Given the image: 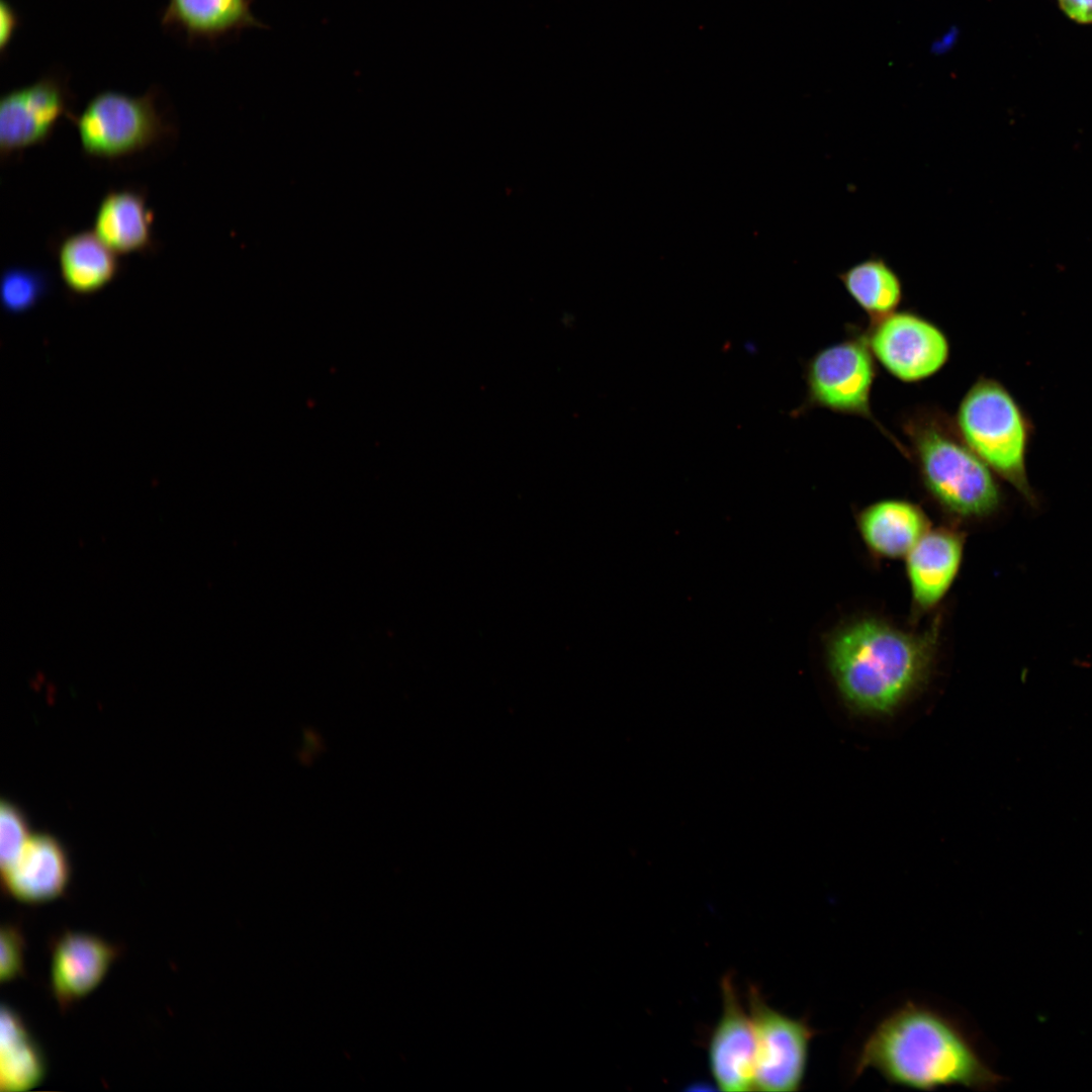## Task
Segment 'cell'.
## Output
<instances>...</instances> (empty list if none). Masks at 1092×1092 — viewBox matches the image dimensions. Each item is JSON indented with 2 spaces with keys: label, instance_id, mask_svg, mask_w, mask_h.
I'll return each instance as SVG.
<instances>
[{
  "label": "cell",
  "instance_id": "1",
  "mask_svg": "<svg viewBox=\"0 0 1092 1092\" xmlns=\"http://www.w3.org/2000/svg\"><path fill=\"white\" fill-rule=\"evenodd\" d=\"M870 1069L891 1085L925 1091L950 1086L988 1091L1004 1081L956 1020L914 1001L885 1016L861 1043L851 1076Z\"/></svg>",
  "mask_w": 1092,
  "mask_h": 1092
},
{
  "label": "cell",
  "instance_id": "2",
  "mask_svg": "<svg viewBox=\"0 0 1092 1092\" xmlns=\"http://www.w3.org/2000/svg\"><path fill=\"white\" fill-rule=\"evenodd\" d=\"M939 621L910 632L876 617L841 625L826 642V660L843 701L863 714L894 711L927 679Z\"/></svg>",
  "mask_w": 1092,
  "mask_h": 1092
},
{
  "label": "cell",
  "instance_id": "3",
  "mask_svg": "<svg viewBox=\"0 0 1092 1092\" xmlns=\"http://www.w3.org/2000/svg\"><path fill=\"white\" fill-rule=\"evenodd\" d=\"M909 441V459L931 498L961 519L985 518L1002 503L992 470L969 447L956 423L929 406L915 408L902 421Z\"/></svg>",
  "mask_w": 1092,
  "mask_h": 1092
},
{
  "label": "cell",
  "instance_id": "4",
  "mask_svg": "<svg viewBox=\"0 0 1092 1092\" xmlns=\"http://www.w3.org/2000/svg\"><path fill=\"white\" fill-rule=\"evenodd\" d=\"M953 421L982 461L1035 507L1026 471L1034 426L1012 393L998 380L980 377L963 396Z\"/></svg>",
  "mask_w": 1092,
  "mask_h": 1092
},
{
  "label": "cell",
  "instance_id": "5",
  "mask_svg": "<svg viewBox=\"0 0 1092 1092\" xmlns=\"http://www.w3.org/2000/svg\"><path fill=\"white\" fill-rule=\"evenodd\" d=\"M877 366L863 336L858 333L815 353L804 366L806 395L793 416L822 407L871 421L909 458L905 448L874 417L871 395Z\"/></svg>",
  "mask_w": 1092,
  "mask_h": 1092
},
{
  "label": "cell",
  "instance_id": "6",
  "mask_svg": "<svg viewBox=\"0 0 1092 1092\" xmlns=\"http://www.w3.org/2000/svg\"><path fill=\"white\" fill-rule=\"evenodd\" d=\"M157 94L141 96L105 90L93 96L80 114L67 117L76 126L85 155L116 159L143 151L170 132L156 105Z\"/></svg>",
  "mask_w": 1092,
  "mask_h": 1092
},
{
  "label": "cell",
  "instance_id": "7",
  "mask_svg": "<svg viewBox=\"0 0 1092 1092\" xmlns=\"http://www.w3.org/2000/svg\"><path fill=\"white\" fill-rule=\"evenodd\" d=\"M747 1006L755 1035L754 1089L765 1092L800 1090L806 1076L810 1043L817 1031L807 1019L790 1017L770 1007L753 985L747 991Z\"/></svg>",
  "mask_w": 1092,
  "mask_h": 1092
},
{
  "label": "cell",
  "instance_id": "8",
  "mask_svg": "<svg viewBox=\"0 0 1092 1092\" xmlns=\"http://www.w3.org/2000/svg\"><path fill=\"white\" fill-rule=\"evenodd\" d=\"M875 359L906 383L925 380L947 363L950 345L935 324L913 311H894L863 333Z\"/></svg>",
  "mask_w": 1092,
  "mask_h": 1092
},
{
  "label": "cell",
  "instance_id": "9",
  "mask_svg": "<svg viewBox=\"0 0 1092 1092\" xmlns=\"http://www.w3.org/2000/svg\"><path fill=\"white\" fill-rule=\"evenodd\" d=\"M721 1015L708 1045L710 1072L722 1091H750L755 1079V1035L731 974L721 979Z\"/></svg>",
  "mask_w": 1092,
  "mask_h": 1092
},
{
  "label": "cell",
  "instance_id": "10",
  "mask_svg": "<svg viewBox=\"0 0 1092 1092\" xmlns=\"http://www.w3.org/2000/svg\"><path fill=\"white\" fill-rule=\"evenodd\" d=\"M68 92L57 75L8 91L0 99V156L43 144L58 119L68 115Z\"/></svg>",
  "mask_w": 1092,
  "mask_h": 1092
},
{
  "label": "cell",
  "instance_id": "11",
  "mask_svg": "<svg viewBox=\"0 0 1092 1092\" xmlns=\"http://www.w3.org/2000/svg\"><path fill=\"white\" fill-rule=\"evenodd\" d=\"M120 952L119 946L90 933L67 931L60 935L52 950L51 988L61 1009L90 994Z\"/></svg>",
  "mask_w": 1092,
  "mask_h": 1092
},
{
  "label": "cell",
  "instance_id": "12",
  "mask_svg": "<svg viewBox=\"0 0 1092 1092\" xmlns=\"http://www.w3.org/2000/svg\"><path fill=\"white\" fill-rule=\"evenodd\" d=\"M963 533L930 529L905 556L914 616L935 608L952 585L962 565Z\"/></svg>",
  "mask_w": 1092,
  "mask_h": 1092
},
{
  "label": "cell",
  "instance_id": "13",
  "mask_svg": "<svg viewBox=\"0 0 1092 1092\" xmlns=\"http://www.w3.org/2000/svg\"><path fill=\"white\" fill-rule=\"evenodd\" d=\"M69 878L66 851L59 841L46 834L30 836L18 858L2 871L3 886L8 894L29 904L60 897Z\"/></svg>",
  "mask_w": 1092,
  "mask_h": 1092
},
{
  "label": "cell",
  "instance_id": "14",
  "mask_svg": "<svg viewBox=\"0 0 1092 1092\" xmlns=\"http://www.w3.org/2000/svg\"><path fill=\"white\" fill-rule=\"evenodd\" d=\"M858 532L877 557H905L930 530L927 516L917 505L899 498L882 499L857 515Z\"/></svg>",
  "mask_w": 1092,
  "mask_h": 1092
},
{
  "label": "cell",
  "instance_id": "15",
  "mask_svg": "<svg viewBox=\"0 0 1092 1092\" xmlns=\"http://www.w3.org/2000/svg\"><path fill=\"white\" fill-rule=\"evenodd\" d=\"M254 0H168L162 23L188 39L216 41L245 28L264 27L252 13Z\"/></svg>",
  "mask_w": 1092,
  "mask_h": 1092
},
{
  "label": "cell",
  "instance_id": "16",
  "mask_svg": "<svg viewBox=\"0 0 1092 1092\" xmlns=\"http://www.w3.org/2000/svg\"><path fill=\"white\" fill-rule=\"evenodd\" d=\"M153 213L146 196L135 190L107 192L93 221V233L114 253L125 255L152 247Z\"/></svg>",
  "mask_w": 1092,
  "mask_h": 1092
},
{
  "label": "cell",
  "instance_id": "17",
  "mask_svg": "<svg viewBox=\"0 0 1092 1092\" xmlns=\"http://www.w3.org/2000/svg\"><path fill=\"white\" fill-rule=\"evenodd\" d=\"M60 276L77 295H91L111 283L119 272L117 254L93 232L67 237L58 249Z\"/></svg>",
  "mask_w": 1092,
  "mask_h": 1092
},
{
  "label": "cell",
  "instance_id": "18",
  "mask_svg": "<svg viewBox=\"0 0 1092 1092\" xmlns=\"http://www.w3.org/2000/svg\"><path fill=\"white\" fill-rule=\"evenodd\" d=\"M46 1063L24 1022L9 1006L0 1016V1086L2 1091H25L38 1085Z\"/></svg>",
  "mask_w": 1092,
  "mask_h": 1092
},
{
  "label": "cell",
  "instance_id": "19",
  "mask_svg": "<svg viewBox=\"0 0 1092 1092\" xmlns=\"http://www.w3.org/2000/svg\"><path fill=\"white\" fill-rule=\"evenodd\" d=\"M845 291L866 312L870 323L897 310L903 284L897 272L881 257L861 260L838 274Z\"/></svg>",
  "mask_w": 1092,
  "mask_h": 1092
},
{
  "label": "cell",
  "instance_id": "20",
  "mask_svg": "<svg viewBox=\"0 0 1092 1092\" xmlns=\"http://www.w3.org/2000/svg\"><path fill=\"white\" fill-rule=\"evenodd\" d=\"M50 280L41 271L10 267L0 277V304L8 314H21L36 306L47 295Z\"/></svg>",
  "mask_w": 1092,
  "mask_h": 1092
},
{
  "label": "cell",
  "instance_id": "21",
  "mask_svg": "<svg viewBox=\"0 0 1092 1092\" xmlns=\"http://www.w3.org/2000/svg\"><path fill=\"white\" fill-rule=\"evenodd\" d=\"M22 812L13 804L3 801L0 807V863L1 871L8 869L20 855L30 836Z\"/></svg>",
  "mask_w": 1092,
  "mask_h": 1092
},
{
  "label": "cell",
  "instance_id": "22",
  "mask_svg": "<svg viewBox=\"0 0 1092 1092\" xmlns=\"http://www.w3.org/2000/svg\"><path fill=\"white\" fill-rule=\"evenodd\" d=\"M0 979L9 982L24 971V937L14 924L2 926L0 936Z\"/></svg>",
  "mask_w": 1092,
  "mask_h": 1092
},
{
  "label": "cell",
  "instance_id": "23",
  "mask_svg": "<svg viewBox=\"0 0 1092 1092\" xmlns=\"http://www.w3.org/2000/svg\"><path fill=\"white\" fill-rule=\"evenodd\" d=\"M1061 10L1079 24L1092 23V0H1058Z\"/></svg>",
  "mask_w": 1092,
  "mask_h": 1092
},
{
  "label": "cell",
  "instance_id": "24",
  "mask_svg": "<svg viewBox=\"0 0 1092 1092\" xmlns=\"http://www.w3.org/2000/svg\"><path fill=\"white\" fill-rule=\"evenodd\" d=\"M18 17L7 0L0 1V47L5 50L17 26Z\"/></svg>",
  "mask_w": 1092,
  "mask_h": 1092
}]
</instances>
